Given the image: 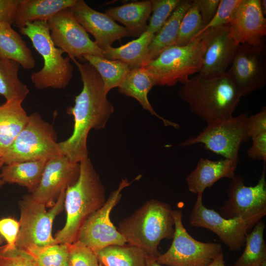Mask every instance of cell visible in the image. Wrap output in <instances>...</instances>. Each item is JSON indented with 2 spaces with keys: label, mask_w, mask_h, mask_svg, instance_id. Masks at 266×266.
<instances>
[{
  "label": "cell",
  "mask_w": 266,
  "mask_h": 266,
  "mask_svg": "<svg viewBox=\"0 0 266 266\" xmlns=\"http://www.w3.org/2000/svg\"><path fill=\"white\" fill-rule=\"evenodd\" d=\"M132 182L123 179L117 189L113 191L103 205L91 215L80 228L76 241L90 248L97 255L110 245H123L127 242L111 222L110 214L121 198V191Z\"/></svg>",
  "instance_id": "8fae6325"
},
{
  "label": "cell",
  "mask_w": 266,
  "mask_h": 266,
  "mask_svg": "<svg viewBox=\"0 0 266 266\" xmlns=\"http://www.w3.org/2000/svg\"><path fill=\"white\" fill-rule=\"evenodd\" d=\"M77 181L65 192L64 207L66 219L64 227L55 235L58 243L71 244L85 221L105 202V191L88 157L79 162Z\"/></svg>",
  "instance_id": "3957f363"
},
{
  "label": "cell",
  "mask_w": 266,
  "mask_h": 266,
  "mask_svg": "<svg viewBox=\"0 0 266 266\" xmlns=\"http://www.w3.org/2000/svg\"><path fill=\"white\" fill-rule=\"evenodd\" d=\"M79 163L62 154L47 160L39 183L30 193L36 200L52 207L61 193L77 180Z\"/></svg>",
  "instance_id": "2e32d148"
},
{
  "label": "cell",
  "mask_w": 266,
  "mask_h": 266,
  "mask_svg": "<svg viewBox=\"0 0 266 266\" xmlns=\"http://www.w3.org/2000/svg\"><path fill=\"white\" fill-rule=\"evenodd\" d=\"M29 116L17 101H6L0 105V157L11 146L26 125Z\"/></svg>",
  "instance_id": "cb8c5ba5"
},
{
  "label": "cell",
  "mask_w": 266,
  "mask_h": 266,
  "mask_svg": "<svg viewBox=\"0 0 266 266\" xmlns=\"http://www.w3.org/2000/svg\"><path fill=\"white\" fill-rule=\"evenodd\" d=\"M228 184V199L219 209L227 219H262L266 215V163L257 184L247 186L243 178L235 174Z\"/></svg>",
  "instance_id": "7c38bea8"
},
{
  "label": "cell",
  "mask_w": 266,
  "mask_h": 266,
  "mask_svg": "<svg viewBox=\"0 0 266 266\" xmlns=\"http://www.w3.org/2000/svg\"><path fill=\"white\" fill-rule=\"evenodd\" d=\"M4 238L2 237V236L0 234V245L4 241Z\"/></svg>",
  "instance_id": "c3c4849f"
},
{
  "label": "cell",
  "mask_w": 266,
  "mask_h": 266,
  "mask_svg": "<svg viewBox=\"0 0 266 266\" xmlns=\"http://www.w3.org/2000/svg\"><path fill=\"white\" fill-rule=\"evenodd\" d=\"M227 72L241 97L261 90L266 84V47L239 45Z\"/></svg>",
  "instance_id": "9a60e30c"
},
{
  "label": "cell",
  "mask_w": 266,
  "mask_h": 266,
  "mask_svg": "<svg viewBox=\"0 0 266 266\" xmlns=\"http://www.w3.org/2000/svg\"><path fill=\"white\" fill-rule=\"evenodd\" d=\"M247 112L221 121L207 124L196 136L189 138L179 146L202 144L204 147L225 159L239 160L238 151L242 142L250 137L247 131Z\"/></svg>",
  "instance_id": "30bf717a"
},
{
  "label": "cell",
  "mask_w": 266,
  "mask_h": 266,
  "mask_svg": "<svg viewBox=\"0 0 266 266\" xmlns=\"http://www.w3.org/2000/svg\"><path fill=\"white\" fill-rule=\"evenodd\" d=\"M47 161L41 159L5 164L1 169L0 178L4 183L18 184L32 193L39 183Z\"/></svg>",
  "instance_id": "4316f807"
},
{
  "label": "cell",
  "mask_w": 266,
  "mask_h": 266,
  "mask_svg": "<svg viewBox=\"0 0 266 266\" xmlns=\"http://www.w3.org/2000/svg\"><path fill=\"white\" fill-rule=\"evenodd\" d=\"M19 221L11 217L4 218L0 220V234L6 241L3 247L7 249L16 247V243L19 231Z\"/></svg>",
  "instance_id": "f35d334b"
},
{
  "label": "cell",
  "mask_w": 266,
  "mask_h": 266,
  "mask_svg": "<svg viewBox=\"0 0 266 266\" xmlns=\"http://www.w3.org/2000/svg\"><path fill=\"white\" fill-rule=\"evenodd\" d=\"M97 255L78 241L69 244L68 266H99Z\"/></svg>",
  "instance_id": "8d00e7d4"
},
{
  "label": "cell",
  "mask_w": 266,
  "mask_h": 266,
  "mask_svg": "<svg viewBox=\"0 0 266 266\" xmlns=\"http://www.w3.org/2000/svg\"><path fill=\"white\" fill-rule=\"evenodd\" d=\"M247 131L250 138L266 133V108L263 107L258 113L248 116Z\"/></svg>",
  "instance_id": "ab89813d"
},
{
  "label": "cell",
  "mask_w": 266,
  "mask_h": 266,
  "mask_svg": "<svg viewBox=\"0 0 266 266\" xmlns=\"http://www.w3.org/2000/svg\"><path fill=\"white\" fill-rule=\"evenodd\" d=\"M0 57L18 63L24 69H33L35 61L30 49L11 25L0 22Z\"/></svg>",
  "instance_id": "484cf974"
},
{
  "label": "cell",
  "mask_w": 266,
  "mask_h": 266,
  "mask_svg": "<svg viewBox=\"0 0 266 266\" xmlns=\"http://www.w3.org/2000/svg\"><path fill=\"white\" fill-rule=\"evenodd\" d=\"M99 266H102V265H100H100H99Z\"/></svg>",
  "instance_id": "f907efd6"
},
{
  "label": "cell",
  "mask_w": 266,
  "mask_h": 266,
  "mask_svg": "<svg viewBox=\"0 0 266 266\" xmlns=\"http://www.w3.org/2000/svg\"><path fill=\"white\" fill-rule=\"evenodd\" d=\"M193 0H182L149 45L143 66L156 58L164 50L174 46L181 21Z\"/></svg>",
  "instance_id": "d4e9b609"
},
{
  "label": "cell",
  "mask_w": 266,
  "mask_h": 266,
  "mask_svg": "<svg viewBox=\"0 0 266 266\" xmlns=\"http://www.w3.org/2000/svg\"><path fill=\"white\" fill-rule=\"evenodd\" d=\"M20 0H0V22L13 24Z\"/></svg>",
  "instance_id": "7bdbcfd3"
},
{
  "label": "cell",
  "mask_w": 266,
  "mask_h": 266,
  "mask_svg": "<svg viewBox=\"0 0 266 266\" xmlns=\"http://www.w3.org/2000/svg\"><path fill=\"white\" fill-rule=\"evenodd\" d=\"M265 226V223L261 220L247 234L243 252L233 266H266Z\"/></svg>",
  "instance_id": "4dcf8cb0"
},
{
  "label": "cell",
  "mask_w": 266,
  "mask_h": 266,
  "mask_svg": "<svg viewBox=\"0 0 266 266\" xmlns=\"http://www.w3.org/2000/svg\"><path fill=\"white\" fill-rule=\"evenodd\" d=\"M174 232L171 244L164 254L155 259L166 266H207L222 252L215 242H203L193 238L182 223V211L172 210Z\"/></svg>",
  "instance_id": "9c48e42d"
},
{
  "label": "cell",
  "mask_w": 266,
  "mask_h": 266,
  "mask_svg": "<svg viewBox=\"0 0 266 266\" xmlns=\"http://www.w3.org/2000/svg\"><path fill=\"white\" fill-rule=\"evenodd\" d=\"M252 144L247 151L248 157L266 162V133L251 138Z\"/></svg>",
  "instance_id": "60d3db41"
},
{
  "label": "cell",
  "mask_w": 266,
  "mask_h": 266,
  "mask_svg": "<svg viewBox=\"0 0 266 266\" xmlns=\"http://www.w3.org/2000/svg\"><path fill=\"white\" fill-rule=\"evenodd\" d=\"M37 266H68L69 244L49 245L33 257Z\"/></svg>",
  "instance_id": "836d02e7"
},
{
  "label": "cell",
  "mask_w": 266,
  "mask_h": 266,
  "mask_svg": "<svg viewBox=\"0 0 266 266\" xmlns=\"http://www.w3.org/2000/svg\"><path fill=\"white\" fill-rule=\"evenodd\" d=\"M154 86L156 83L151 75L146 69L141 66L130 70L118 88L120 93L135 99L144 109L161 119L166 126L178 129V124L159 115L149 102L148 94Z\"/></svg>",
  "instance_id": "44dd1931"
},
{
  "label": "cell",
  "mask_w": 266,
  "mask_h": 266,
  "mask_svg": "<svg viewBox=\"0 0 266 266\" xmlns=\"http://www.w3.org/2000/svg\"><path fill=\"white\" fill-rule=\"evenodd\" d=\"M204 28L202 19L194 0L184 16L174 46L188 44Z\"/></svg>",
  "instance_id": "d6a6232c"
},
{
  "label": "cell",
  "mask_w": 266,
  "mask_h": 266,
  "mask_svg": "<svg viewBox=\"0 0 266 266\" xmlns=\"http://www.w3.org/2000/svg\"><path fill=\"white\" fill-rule=\"evenodd\" d=\"M4 184V182L1 180V179L0 178V187H1L2 185H3Z\"/></svg>",
  "instance_id": "681fc988"
},
{
  "label": "cell",
  "mask_w": 266,
  "mask_h": 266,
  "mask_svg": "<svg viewBox=\"0 0 266 266\" xmlns=\"http://www.w3.org/2000/svg\"><path fill=\"white\" fill-rule=\"evenodd\" d=\"M4 165L5 164L2 158L0 157V170Z\"/></svg>",
  "instance_id": "7dc6e473"
},
{
  "label": "cell",
  "mask_w": 266,
  "mask_h": 266,
  "mask_svg": "<svg viewBox=\"0 0 266 266\" xmlns=\"http://www.w3.org/2000/svg\"><path fill=\"white\" fill-rule=\"evenodd\" d=\"M76 0H20L13 24L19 29L27 22L46 21L59 11L73 5Z\"/></svg>",
  "instance_id": "7402d4cb"
},
{
  "label": "cell",
  "mask_w": 266,
  "mask_h": 266,
  "mask_svg": "<svg viewBox=\"0 0 266 266\" xmlns=\"http://www.w3.org/2000/svg\"><path fill=\"white\" fill-rule=\"evenodd\" d=\"M72 60L79 71L83 88L75 97L74 106L67 109L74 118L72 134L58 144L63 154L79 163L88 157L87 140L90 131L103 129L114 107L107 98L103 82L96 69L87 62Z\"/></svg>",
  "instance_id": "6da1fadb"
},
{
  "label": "cell",
  "mask_w": 266,
  "mask_h": 266,
  "mask_svg": "<svg viewBox=\"0 0 266 266\" xmlns=\"http://www.w3.org/2000/svg\"><path fill=\"white\" fill-rule=\"evenodd\" d=\"M241 1V0H220L215 15L196 37L208 29L230 24Z\"/></svg>",
  "instance_id": "d590c367"
},
{
  "label": "cell",
  "mask_w": 266,
  "mask_h": 266,
  "mask_svg": "<svg viewBox=\"0 0 266 266\" xmlns=\"http://www.w3.org/2000/svg\"><path fill=\"white\" fill-rule=\"evenodd\" d=\"M207 266H226L224 261V256L222 253L212 262Z\"/></svg>",
  "instance_id": "ee69618b"
},
{
  "label": "cell",
  "mask_w": 266,
  "mask_h": 266,
  "mask_svg": "<svg viewBox=\"0 0 266 266\" xmlns=\"http://www.w3.org/2000/svg\"><path fill=\"white\" fill-rule=\"evenodd\" d=\"M151 13L152 0L132 2L105 11L114 21L125 26L131 36L137 37L146 31Z\"/></svg>",
  "instance_id": "603a6c76"
},
{
  "label": "cell",
  "mask_w": 266,
  "mask_h": 266,
  "mask_svg": "<svg viewBox=\"0 0 266 266\" xmlns=\"http://www.w3.org/2000/svg\"><path fill=\"white\" fill-rule=\"evenodd\" d=\"M63 191L51 208L33 199L30 194L19 202L20 228L16 246L33 257L44 248L58 242L52 234L53 222L64 207Z\"/></svg>",
  "instance_id": "8992f818"
},
{
  "label": "cell",
  "mask_w": 266,
  "mask_h": 266,
  "mask_svg": "<svg viewBox=\"0 0 266 266\" xmlns=\"http://www.w3.org/2000/svg\"><path fill=\"white\" fill-rule=\"evenodd\" d=\"M47 24L54 45L67 54L70 60H83L84 55L103 57L104 51L92 40L69 8L52 16Z\"/></svg>",
  "instance_id": "5bb4252c"
},
{
  "label": "cell",
  "mask_w": 266,
  "mask_h": 266,
  "mask_svg": "<svg viewBox=\"0 0 266 266\" xmlns=\"http://www.w3.org/2000/svg\"><path fill=\"white\" fill-rule=\"evenodd\" d=\"M178 94L191 112L207 124L233 117L241 97L227 71L198 73L182 84Z\"/></svg>",
  "instance_id": "7a4b0ae2"
},
{
  "label": "cell",
  "mask_w": 266,
  "mask_h": 266,
  "mask_svg": "<svg viewBox=\"0 0 266 266\" xmlns=\"http://www.w3.org/2000/svg\"><path fill=\"white\" fill-rule=\"evenodd\" d=\"M69 8L78 23L93 35L95 42L103 51L115 41L131 36L125 27L117 24L105 13L92 8L83 0H76Z\"/></svg>",
  "instance_id": "e0dca14e"
},
{
  "label": "cell",
  "mask_w": 266,
  "mask_h": 266,
  "mask_svg": "<svg viewBox=\"0 0 266 266\" xmlns=\"http://www.w3.org/2000/svg\"><path fill=\"white\" fill-rule=\"evenodd\" d=\"M266 0H261V7L264 15H265L266 13Z\"/></svg>",
  "instance_id": "bcb514c9"
},
{
  "label": "cell",
  "mask_w": 266,
  "mask_h": 266,
  "mask_svg": "<svg viewBox=\"0 0 266 266\" xmlns=\"http://www.w3.org/2000/svg\"><path fill=\"white\" fill-rule=\"evenodd\" d=\"M238 162L225 158L217 161L200 158L196 168L186 177L189 191L202 195L206 188H211L220 179H232Z\"/></svg>",
  "instance_id": "ffe728a7"
},
{
  "label": "cell",
  "mask_w": 266,
  "mask_h": 266,
  "mask_svg": "<svg viewBox=\"0 0 266 266\" xmlns=\"http://www.w3.org/2000/svg\"><path fill=\"white\" fill-rule=\"evenodd\" d=\"M154 34L145 31L136 39L118 47H109L104 50V58L127 64L130 70L143 66L149 45Z\"/></svg>",
  "instance_id": "83f0119b"
},
{
  "label": "cell",
  "mask_w": 266,
  "mask_h": 266,
  "mask_svg": "<svg viewBox=\"0 0 266 266\" xmlns=\"http://www.w3.org/2000/svg\"><path fill=\"white\" fill-rule=\"evenodd\" d=\"M260 220L225 219L214 210L205 207L202 195L198 194L190 214L189 224L192 227L212 231L230 250L236 251L244 247L247 234Z\"/></svg>",
  "instance_id": "4fadbf2b"
},
{
  "label": "cell",
  "mask_w": 266,
  "mask_h": 266,
  "mask_svg": "<svg viewBox=\"0 0 266 266\" xmlns=\"http://www.w3.org/2000/svg\"><path fill=\"white\" fill-rule=\"evenodd\" d=\"M82 58L98 72L107 94L111 89L118 87L130 71L129 66L120 61L110 60L101 56L89 54L84 55Z\"/></svg>",
  "instance_id": "1f68e13d"
},
{
  "label": "cell",
  "mask_w": 266,
  "mask_h": 266,
  "mask_svg": "<svg viewBox=\"0 0 266 266\" xmlns=\"http://www.w3.org/2000/svg\"><path fill=\"white\" fill-rule=\"evenodd\" d=\"M230 25V34L237 45L265 43L266 19L261 0H241Z\"/></svg>",
  "instance_id": "ac0fdd59"
},
{
  "label": "cell",
  "mask_w": 266,
  "mask_h": 266,
  "mask_svg": "<svg viewBox=\"0 0 266 266\" xmlns=\"http://www.w3.org/2000/svg\"><path fill=\"white\" fill-rule=\"evenodd\" d=\"M147 256L142 249L128 244L108 246L97 254L102 266H147Z\"/></svg>",
  "instance_id": "f1b7e54d"
},
{
  "label": "cell",
  "mask_w": 266,
  "mask_h": 266,
  "mask_svg": "<svg viewBox=\"0 0 266 266\" xmlns=\"http://www.w3.org/2000/svg\"><path fill=\"white\" fill-rule=\"evenodd\" d=\"M201 17L204 28L215 15L220 0H194Z\"/></svg>",
  "instance_id": "b9f144b4"
},
{
  "label": "cell",
  "mask_w": 266,
  "mask_h": 266,
  "mask_svg": "<svg viewBox=\"0 0 266 266\" xmlns=\"http://www.w3.org/2000/svg\"><path fill=\"white\" fill-rule=\"evenodd\" d=\"M19 30L21 34L29 38L43 59V67L31 76L34 87L39 90L65 88L73 77V67L69 57L64 58V51L54 45L47 22H27L24 28Z\"/></svg>",
  "instance_id": "5b68a950"
},
{
  "label": "cell",
  "mask_w": 266,
  "mask_h": 266,
  "mask_svg": "<svg viewBox=\"0 0 266 266\" xmlns=\"http://www.w3.org/2000/svg\"><path fill=\"white\" fill-rule=\"evenodd\" d=\"M230 24L208 29L202 33L205 41L203 64L200 73L208 75L227 71L237 45L230 33Z\"/></svg>",
  "instance_id": "d6986e66"
},
{
  "label": "cell",
  "mask_w": 266,
  "mask_h": 266,
  "mask_svg": "<svg viewBox=\"0 0 266 266\" xmlns=\"http://www.w3.org/2000/svg\"><path fill=\"white\" fill-rule=\"evenodd\" d=\"M147 266H165L158 263L155 259L147 256Z\"/></svg>",
  "instance_id": "f6af8a7d"
},
{
  "label": "cell",
  "mask_w": 266,
  "mask_h": 266,
  "mask_svg": "<svg viewBox=\"0 0 266 266\" xmlns=\"http://www.w3.org/2000/svg\"><path fill=\"white\" fill-rule=\"evenodd\" d=\"M63 154L53 127L37 112L28 121L2 158L5 164L49 159Z\"/></svg>",
  "instance_id": "ba28073f"
},
{
  "label": "cell",
  "mask_w": 266,
  "mask_h": 266,
  "mask_svg": "<svg viewBox=\"0 0 266 266\" xmlns=\"http://www.w3.org/2000/svg\"><path fill=\"white\" fill-rule=\"evenodd\" d=\"M20 65L17 62L0 57V95L6 101L21 103L29 93V89L19 78Z\"/></svg>",
  "instance_id": "f546056e"
},
{
  "label": "cell",
  "mask_w": 266,
  "mask_h": 266,
  "mask_svg": "<svg viewBox=\"0 0 266 266\" xmlns=\"http://www.w3.org/2000/svg\"><path fill=\"white\" fill-rule=\"evenodd\" d=\"M182 0H152V14L146 31L155 34Z\"/></svg>",
  "instance_id": "e575fe53"
},
{
  "label": "cell",
  "mask_w": 266,
  "mask_h": 266,
  "mask_svg": "<svg viewBox=\"0 0 266 266\" xmlns=\"http://www.w3.org/2000/svg\"><path fill=\"white\" fill-rule=\"evenodd\" d=\"M205 41L203 33L185 46H172L143 66L154 79L156 85L172 86L186 83L190 76L202 67Z\"/></svg>",
  "instance_id": "52a82bcc"
},
{
  "label": "cell",
  "mask_w": 266,
  "mask_h": 266,
  "mask_svg": "<svg viewBox=\"0 0 266 266\" xmlns=\"http://www.w3.org/2000/svg\"><path fill=\"white\" fill-rule=\"evenodd\" d=\"M118 230L127 243L142 249L150 257L157 258L160 242L172 239L174 222L172 209L157 200L147 201L133 215L121 221Z\"/></svg>",
  "instance_id": "277c9868"
},
{
  "label": "cell",
  "mask_w": 266,
  "mask_h": 266,
  "mask_svg": "<svg viewBox=\"0 0 266 266\" xmlns=\"http://www.w3.org/2000/svg\"><path fill=\"white\" fill-rule=\"evenodd\" d=\"M0 266H37L34 258L17 247L7 249L0 247Z\"/></svg>",
  "instance_id": "74e56055"
}]
</instances>
